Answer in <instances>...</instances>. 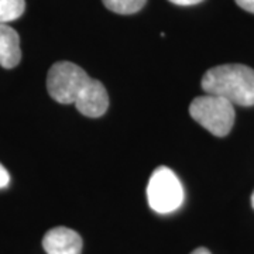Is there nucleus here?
I'll return each instance as SVG.
<instances>
[{
    "label": "nucleus",
    "mask_w": 254,
    "mask_h": 254,
    "mask_svg": "<svg viewBox=\"0 0 254 254\" xmlns=\"http://www.w3.org/2000/svg\"><path fill=\"white\" fill-rule=\"evenodd\" d=\"M43 249L47 254H81L82 237L69 227H54L43 239Z\"/></svg>",
    "instance_id": "nucleus-5"
},
{
    "label": "nucleus",
    "mask_w": 254,
    "mask_h": 254,
    "mask_svg": "<svg viewBox=\"0 0 254 254\" xmlns=\"http://www.w3.org/2000/svg\"><path fill=\"white\" fill-rule=\"evenodd\" d=\"M237 3V6L240 9L246 10L249 13H253L254 14V0H235Z\"/></svg>",
    "instance_id": "nucleus-10"
},
{
    "label": "nucleus",
    "mask_w": 254,
    "mask_h": 254,
    "mask_svg": "<svg viewBox=\"0 0 254 254\" xmlns=\"http://www.w3.org/2000/svg\"><path fill=\"white\" fill-rule=\"evenodd\" d=\"M105 7L118 14H134L143 9L147 0H102Z\"/></svg>",
    "instance_id": "nucleus-8"
},
{
    "label": "nucleus",
    "mask_w": 254,
    "mask_h": 254,
    "mask_svg": "<svg viewBox=\"0 0 254 254\" xmlns=\"http://www.w3.org/2000/svg\"><path fill=\"white\" fill-rule=\"evenodd\" d=\"M190 115L216 137H225L235 125V105L216 95H203L190 102Z\"/></svg>",
    "instance_id": "nucleus-3"
},
{
    "label": "nucleus",
    "mask_w": 254,
    "mask_h": 254,
    "mask_svg": "<svg viewBox=\"0 0 254 254\" xmlns=\"http://www.w3.org/2000/svg\"><path fill=\"white\" fill-rule=\"evenodd\" d=\"M21 61L20 37L14 28L0 24V65L6 69L17 66Z\"/></svg>",
    "instance_id": "nucleus-6"
},
{
    "label": "nucleus",
    "mask_w": 254,
    "mask_h": 254,
    "mask_svg": "<svg viewBox=\"0 0 254 254\" xmlns=\"http://www.w3.org/2000/svg\"><path fill=\"white\" fill-rule=\"evenodd\" d=\"M252 205H253V208H254V192H253V195H252Z\"/></svg>",
    "instance_id": "nucleus-13"
},
{
    "label": "nucleus",
    "mask_w": 254,
    "mask_h": 254,
    "mask_svg": "<svg viewBox=\"0 0 254 254\" xmlns=\"http://www.w3.org/2000/svg\"><path fill=\"white\" fill-rule=\"evenodd\" d=\"M190 254H212L209 252L208 249H205V247H198V249H195L193 252Z\"/></svg>",
    "instance_id": "nucleus-12"
},
{
    "label": "nucleus",
    "mask_w": 254,
    "mask_h": 254,
    "mask_svg": "<svg viewBox=\"0 0 254 254\" xmlns=\"http://www.w3.org/2000/svg\"><path fill=\"white\" fill-rule=\"evenodd\" d=\"M26 10L24 0H0V24L17 20Z\"/></svg>",
    "instance_id": "nucleus-7"
},
{
    "label": "nucleus",
    "mask_w": 254,
    "mask_h": 254,
    "mask_svg": "<svg viewBox=\"0 0 254 254\" xmlns=\"http://www.w3.org/2000/svg\"><path fill=\"white\" fill-rule=\"evenodd\" d=\"M202 89L225 98L233 105H254V69L242 64H225L210 68L202 78Z\"/></svg>",
    "instance_id": "nucleus-2"
},
{
    "label": "nucleus",
    "mask_w": 254,
    "mask_h": 254,
    "mask_svg": "<svg viewBox=\"0 0 254 254\" xmlns=\"http://www.w3.org/2000/svg\"><path fill=\"white\" fill-rule=\"evenodd\" d=\"M184 198V187L173 170L168 167H158L151 174L147 185V199L154 212L161 215L175 212L181 208Z\"/></svg>",
    "instance_id": "nucleus-4"
},
{
    "label": "nucleus",
    "mask_w": 254,
    "mask_h": 254,
    "mask_svg": "<svg viewBox=\"0 0 254 254\" xmlns=\"http://www.w3.org/2000/svg\"><path fill=\"white\" fill-rule=\"evenodd\" d=\"M171 3L177 4V6H193V4H198L203 0H170Z\"/></svg>",
    "instance_id": "nucleus-11"
},
{
    "label": "nucleus",
    "mask_w": 254,
    "mask_h": 254,
    "mask_svg": "<svg viewBox=\"0 0 254 254\" xmlns=\"http://www.w3.org/2000/svg\"><path fill=\"white\" fill-rule=\"evenodd\" d=\"M47 89L58 103L71 105L86 118H100L109 108V95L103 83L92 79L76 64L55 63L47 75Z\"/></svg>",
    "instance_id": "nucleus-1"
},
{
    "label": "nucleus",
    "mask_w": 254,
    "mask_h": 254,
    "mask_svg": "<svg viewBox=\"0 0 254 254\" xmlns=\"http://www.w3.org/2000/svg\"><path fill=\"white\" fill-rule=\"evenodd\" d=\"M10 184V175L7 173V170L0 164V190L6 188Z\"/></svg>",
    "instance_id": "nucleus-9"
}]
</instances>
